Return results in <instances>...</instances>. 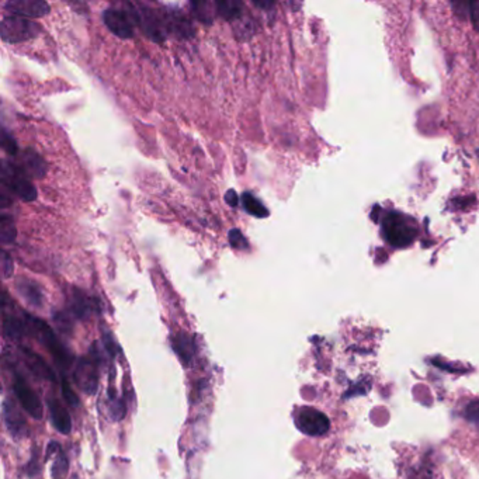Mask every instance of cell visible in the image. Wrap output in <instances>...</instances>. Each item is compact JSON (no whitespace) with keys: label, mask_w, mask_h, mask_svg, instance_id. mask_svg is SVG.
<instances>
[{"label":"cell","mask_w":479,"mask_h":479,"mask_svg":"<svg viewBox=\"0 0 479 479\" xmlns=\"http://www.w3.org/2000/svg\"><path fill=\"white\" fill-rule=\"evenodd\" d=\"M0 185L24 201L29 202L37 198V188L31 184V181L17 164L7 160L1 162Z\"/></svg>","instance_id":"cell-1"},{"label":"cell","mask_w":479,"mask_h":479,"mask_svg":"<svg viewBox=\"0 0 479 479\" xmlns=\"http://www.w3.org/2000/svg\"><path fill=\"white\" fill-rule=\"evenodd\" d=\"M27 319H28L29 330L32 333H35V336L41 340V343L52 354L53 360L59 364V367H63V368L69 367L72 357H70L69 351L63 347V344L58 340V337L55 336L52 329L38 317H32V316L27 315Z\"/></svg>","instance_id":"cell-2"},{"label":"cell","mask_w":479,"mask_h":479,"mask_svg":"<svg viewBox=\"0 0 479 479\" xmlns=\"http://www.w3.org/2000/svg\"><path fill=\"white\" fill-rule=\"evenodd\" d=\"M39 25L29 18L18 15H6L1 20V38L6 42L18 44L37 37Z\"/></svg>","instance_id":"cell-3"},{"label":"cell","mask_w":479,"mask_h":479,"mask_svg":"<svg viewBox=\"0 0 479 479\" xmlns=\"http://www.w3.org/2000/svg\"><path fill=\"white\" fill-rule=\"evenodd\" d=\"M296 427L308 435H322L327 433L330 421L324 413L313 407H301L295 413Z\"/></svg>","instance_id":"cell-4"},{"label":"cell","mask_w":479,"mask_h":479,"mask_svg":"<svg viewBox=\"0 0 479 479\" xmlns=\"http://www.w3.org/2000/svg\"><path fill=\"white\" fill-rule=\"evenodd\" d=\"M383 233L392 244L405 246L413 240L416 230L414 226L410 225V219L398 214H392L383 221Z\"/></svg>","instance_id":"cell-5"},{"label":"cell","mask_w":479,"mask_h":479,"mask_svg":"<svg viewBox=\"0 0 479 479\" xmlns=\"http://www.w3.org/2000/svg\"><path fill=\"white\" fill-rule=\"evenodd\" d=\"M13 391H14V395L18 399L20 405L22 406V409L31 417L39 420L42 417V413H44L42 402L39 400L38 395L31 389V386L27 383V381L18 374H15V376H14Z\"/></svg>","instance_id":"cell-6"},{"label":"cell","mask_w":479,"mask_h":479,"mask_svg":"<svg viewBox=\"0 0 479 479\" xmlns=\"http://www.w3.org/2000/svg\"><path fill=\"white\" fill-rule=\"evenodd\" d=\"M103 21L105 27L118 38L128 39L133 37V15L132 13L118 8H107L103 13Z\"/></svg>","instance_id":"cell-7"},{"label":"cell","mask_w":479,"mask_h":479,"mask_svg":"<svg viewBox=\"0 0 479 479\" xmlns=\"http://www.w3.org/2000/svg\"><path fill=\"white\" fill-rule=\"evenodd\" d=\"M4 8L11 13V15H18L24 18H39L49 13L51 7L44 0H11L4 4Z\"/></svg>","instance_id":"cell-8"},{"label":"cell","mask_w":479,"mask_h":479,"mask_svg":"<svg viewBox=\"0 0 479 479\" xmlns=\"http://www.w3.org/2000/svg\"><path fill=\"white\" fill-rule=\"evenodd\" d=\"M74 381L77 386L86 393H94L98 385L97 368L88 358H81L74 369Z\"/></svg>","instance_id":"cell-9"},{"label":"cell","mask_w":479,"mask_h":479,"mask_svg":"<svg viewBox=\"0 0 479 479\" xmlns=\"http://www.w3.org/2000/svg\"><path fill=\"white\" fill-rule=\"evenodd\" d=\"M3 420H4V424L13 437L25 435L27 423H25L21 412L17 409V406L7 399L3 400Z\"/></svg>","instance_id":"cell-10"},{"label":"cell","mask_w":479,"mask_h":479,"mask_svg":"<svg viewBox=\"0 0 479 479\" xmlns=\"http://www.w3.org/2000/svg\"><path fill=\"white\" fill-rule=\"evenodd\" d=\"M17 166L25 176H31L35 178H42L46 173V163L34 149L29 147L22 152L21 163Z\"/></svg>","instance_id":"cell-11"},{"label":"cell","mask_w":479,"mask_h":479,"mask_svg":"<svg viewBox=\"0 0 479 479\" xmlns=\"http://www.w3.org/2000/svg\"><path fill=\"white\" fill-rule=\"evenodd\" d=\"M27 332H29L28 319H21L14 315L4 313L3 315V334L11 340H21Z\"/></svg>","instance_id":"cell-12"},{"label":"cell","mask_w":479,"mask_h":479,"mask_svg":"<svg viewBox=\"0 0 479 479\" xmlns=\"http://www.w3.org/2000/svg\"><path fill=\"white\" fill-rule=\"evenodd\" d=\"M171 346H173V350L176 351L178 360H180L185 367H188V365L192 362V357H194V354H195V344H194V340H192L188 334L180 332V333H177L176 336H173V339H171Z\"/></svg>","instance_id":"cell-13"},{"label":"cell","mask_w":479,"mask_h":479,"mask_svg":"<svg viewBox=\"0 0 479 479\" xmlns=\"http://www.w3.org/2000/svg\"><path fill=\"white\" fill-rule=\"evenodd\" d=\"M48 406H49V413H51V420H52L53 427L60 434H69L72 430V419L67 410L56 399H51L48 402Z\"/></svg>","instance_id":"cell-14"},{"label":"cell","mask_w":479,"mask_h":479,"mask_svg":"<svg viewBox=\"0 0 479 479\" xmlns=\"http://www.w3.org/2000/svg\"><path fill=\"white\" fill-rule=\"evenodd\" d=\"M21 351L24 353L27 367H28L37 376H41V378L48 379V381H55V374H53L52 368H51L49 365H46V362H45L37 353H34L32 350H29V348H27V347H22Z\"/></svg>","instance_id":"cell-15"},{"label":"cell","mask_w":479,"mask_h":479,"mask_svg":"<svg viewBox=\"0 0 479 479\" xmlns=\"http://www.w3.org/2000/svg\"><path fill=\"white\" fill-rule=\"evenodd\" d=\"M15 288L18 291V294L32 306H37L39 308L42 305V301H44V295H42V291L41 288L38 287L37 282L31 281V280H25V278H21L17 281L15 284Z\"/></svg>","instance_id":"cell-16"},{"label":"cell","mask_w":479,"mask_h":479,"mask_svg":"<svg viewBox=\"0 0 479 479\" xmlns=\"http://www.w3.org/2000/svg\"><path fill=\"white\" fill-rule=\"evenodd\" d=\"M70 308H72V312L74 313V316H77L79 319H84L93 312L94 303H93V299L86 296L81 291H74L73 296H72Z\"/></svg>","instance_id":"cell-17"},{"label":"cell","mask_w":479,"mask_h":479,"mask_svg":"<svg viewBox=\"0 0 479 479\" xmlns=\"http://www.w3.org/2000/svg\"><path fill=\"white\" fill-rule=\"evenodd\" d=\"M242 7L243 4L240 1H229V0L215 1V13L228 21L239 20L242 14Z\"/></svg>","instance_id":"cell-18"},{"label":"cell","mask_w":479,"mask_h":479,"mask_svg":"<svg viewBox=\"0 0 479 479\" xmlns=\"http://www.w3.org/2000/svg\"><path fill=\"white\" fill-rule=\"evenodd\" d=\"M242 204H243V208L253 216H257V218H265L268 215V211L267 208L261 204L260 199H257L253 194L250 192H244L242 195Z\"/></svg>","instance_id":"cell-19"},{"label":"cell","mask_w":479,"mask_h":479,"mask_svg":"<svg viewBox=\"0 0 479 479\" xmlns=\"http://www.w3.org/2000/svg\"><path fill=\"white\" fill-rule=\"evenodd\" d=\"M17 235L15 226H14V221L11 216L1 214L0 216V240L3 244H8L11 242H14Z\"/></svg>","instance_id":"cell-20"},{"label":"cell","mask_w":479,"mask_h":479,"mask_svg":"<svg viewBox=\"0 0 479 479\" xmlns=\"http://www.w3.org/2000/svg\"><path fill=\"white\" fill-rule=\"evenodd\" d=\"M211 6H212V3H209V1H199V3L191 4L197 18L205 24H211V21L214 20V8L212 10H208V7H211Z\"/></svg>","instance_id":"cell-21"},{"label":"cell","mask_w":479,"mask_h":479,"mask_svg":"<svg viewBox=\"0 0 479 479\" xmlns=\"http://www.w3.org/2000/svg\"><path fill=\"white\" fill-rule=\"evenodd\" d=\"M67 469H69V459L67 457L60 451L58 454V458L55 459L53 462V466H52V475L55 479H62L66 473H67Z\"/></svg>","instance_id":"cell-22"},{"label":"cell","mask_w":479,"mask_h":479,"mask_svg":"<svg viewBox=\"0 0 479 479\" xmlns=\"http://www.w3.org/2000/svg\"><path fill=\"white\" fill-rule=\"evenodd\" d=\"M60 386H62V395L65 398V400L67 402V405L70 407H77L79 406V396L76 395V392L73 391V388L70 386V382L66 379V376H62L60 381Z\"/></svg>","instance_id":"cell-23"},{"label":"cell","mask_w":479,"mask_h":479,"mask_svg":"<svg viewBox=\"0 0 479 479\" xmlns=\"http://www.w3.org/2000/svg\"><path fill=\"white\" fill-rule=\"evenodd\" d=\"M236 27H235V32H236V37L239 39H247L250 38V35L254 32V27L250 21L247 20H236Z\"/></svg>","instance_id":"cell-24"},{"label":"cell","mask_w":479,"mask_h":479,"mask_svg":"<svg viewBox=\"0 0 479 479\" xmlns=\"http://www.w3.org/2000/svg\"><path fill=\"white\" fill-rule=\"evenodd\" d=\"M229 243L235 247V249H239V250H244L249 247V243L247 240L244 239L243 233L239 230V229H232L229 232Z\"/></svg>","instance_id":"cell-25"},{"label":"cell","mask_w":479,"mask_h":479,"mask_svg":"<svg viewBox=\"0 0 479 479\" xmlns=\"http://www.w3.org/2000/svg\"><path fill=\"white\" fill-rule=\"evenodd\" d=\"M1 146L3 149L10 155V156H14L18 150L17 147V142L14 140V138L7 132V131H3V136H1Z\"/></svg>","instance_id":"cell-26"},{"label":"cell","mask_w":479,"mask_h":479,"mask_svg":"<svg viewBox=\"0 0 479 479\" xmlns=\"http://www.w3.org/2000/svg\"><path fill=\"white\" fill-rule=\"evenodd\" d=\"M112 400V405H111V417L115 420V421H119L121 419H124L125 416V403L122 399H118V398H114L111 399Z\"/></svg>","instance_id":"cell-27"},{"label":"cell","mask_w":479,"mask_h":479,"mask_svg":"<svg viewBox=\"0 0 479 479\" xmlns=\"http://www.w3.org/2000/svg\"><path fill=\"white\" fill-rule=\"evenodd\" d=\"M13 258L10 257V254L7 251L1 253V271H3V278H8L13 274Z\"/></svg>","instance_id":"cell-28"},{"label":"cell","mask_w":479,"mask_h":479,"mask_svg":"<svg viewBox=\"0 0 479 479\" xmlns=\"http://www.w3.org/2000/svg\"><path fill=\"white\" fill-rule=\"evenodd\" d=\"M466 416L471 421L476 423L479 426V400L478 402H472L469 406H468V410H466Z\"/></svg>","instance_id":"cell-29"},{"label":"cell","mask_w":479,"mask_h":479,"mask_svg":"<svg viewBox=\"0 0 479 479\" xmlns=\"http://www.w3.org/2000/svg\"><path fill=\"white\" fill-rule=\"evenodd\" d=\"M103 341H104V347L107 348V351H108V354L110 355H115V353H117V350H118V347H117V344H115V341H114V339H112V336L110 334V333H104V336H103Z\"/></svg>","instance_id":"cell-30"},{"label":"cell","mask_w":479,"mask_h":479,"mask_svg":"<svg viewBox=\"0 0 479 479\" xmlns=\"http://www.w3.org/2000/svg\"><path fill=\"white\" fill-rule=\"evenodd\" d=\"M225 201L230 205V206H236L239 202V198H237V194H236V191H233V190H229L226 194H225Z\"/></svg>","instance_id":"cell-31"}]
</instances>
